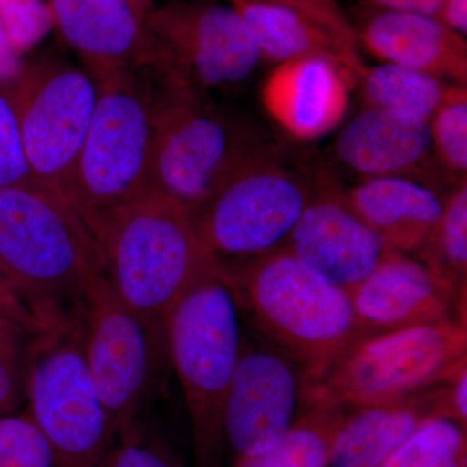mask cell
Instances as JSON below:
<instances>
[{
	"label": "cell",
	"instance_id": "10",
	"mask_svg": "<svg viewBox=\"0 0 467 467\" xmlns=\"http://www.w3.org/2000/svg\"><path fill=\"white\" fill-rule=\"evenodd\" d=\"M0 88L16 116L33 177L67 199L97 103V79L85 67L43 57L24 64Z\"/></svg>",
	"mask_w": 467,
	"mask_h": 467
},
{
	"label": "cell",
	"instance_id": "36",
	"mask_svg": "<svg viewBox=\"0 0 467 467\" xmlns=\"http://www.w3.org/2000/svg\"><path fill=\"white\" fill-rule=\"evenodd\" d=\"M439 20L460 36H467V0H442Z\"/></svg>",
	"mask_w": 467,
	"mask_h": 467
},
{
	"label": "cell",
	"instance_id": "32",
	"mask_svg": "<svg viewBox=\"0 0 467 467\" xmlns=\"http://www.w3.org/2000/svg\"><path fill=\"white\" fill-rule=\"evenodd\" d=\"M0 20L14 46L36 41L47 26V14L39 0H0Z\"/></svg>",
	"mask_w": 467,
	"mask_h": 467
},
{
	"label": "cell",
	"instance_id": "16",
	"mask_svg": "<svg viewBox=\"0 0 467 467\" xmlns=\"http://www.w3.org/2000/svg\"><path fill=\"white\" fill-rule=\"evenodd\" d=\"M353 313L367 337L460 322L466 308L413 257L393 251L349 292Z\"/></svg>",
	"mask_w": 467,
	"mask_h": 467
},
{
	"label": "cell",
	"instance_id": "5",
	"mask_svg": "<svg viewBox=\"0 0 467 467\" xmlns=\"http://www.w3.org/2000/svg\"><path fill=\"white\" fill-rule=\"evenodd\" d=\"M465 368L467 330L460 322L359 337L304 378L300 410L379 404L451 382Z\"/></svg>",
	"mask_w": 467,
	"mask_h": 467
},
{
	"label": "cell",
	"instance_id": "19",
	"mask_svg": "<svg viewBox=\"0 0 467 467\" xmlns=\"http://www.w3.org/2000/svg\"><path fill=\"white\" fill-rule=\"evenodd\" d=\"M48 8L58 33L97 81L149 67V34L130 0H48Z\"/></svg>",
	"mask_w": 467,
	"mask_h": 467
},
{
	"label": "cell",
	"instance_id": "14",
	"mask_svg": "<svg viewBox=\"0 0 467 467\" xmlns=\"http://www.w3.org/2000/svg\"><path fill=\"white\" fill-rule=\"evenodd\" d=\"M285 250L328 284L349 294L393 250L353 212L344 190L325 171Z\"/></svg>",
	"mask_w": 467,
	"mask_h": 467
},
{
	"label": "cell",
	"instance_id": "37",
	"mask_svg": "<svg viewBox=\"0 0 467 467\" xmlns=\"http://www.w3.org/2000/svg\"><path fill=\"white\" fill-rule=\"evenodd\" d=\"M130 2L133 3L134 7L142 15L143 18L149 14L150 8L155 5V0H130Z\"/></svg>",
	"mask_w": 467,
	"mask_h": 467
},
{
	"label": "cell",
	"instance_id": "29",
	"mask_svg": "<svg viewBox=\"0 0 467 467\" xmlns=\"http://www.w3.org/2000/svg\"><path fill=\"white\" fill-rule=\"evenodd\" d=\"M0 467H52L50 447L32 417H0Z\"/></svg>",
	"mask_w": 467,
	"mask_h": 467
},
{
	"label": "cell",
	"instance_id": "27",
	"mask_svg": "<svg viewBox=\"0 0 467 467\" xmlns=\"http://www.w3.org/2000/svg\"><path fill=\"white\" fill-rule=\"evenodd\" d=\"M47 334L0 316V417L26 400L30 368Z\"/></svg>",
	"mask_w": 467,
	"mask_h": 467
},
{
	"label": "cell",
	"instance_id": "3",
	"mask_svg": "<svg viewBox=\"0 0 467 467\" xmlns=\"http://www.w3.org/2000/svg\"><path fill=\"white\" fill-rule=\"evenodd\" d=\"M85 221L101 245L117 295L142 315L165 319L183 295L216 273L192 213L162 193Z\"/></svg>",
	"mask_w": 467,
	"mask_h": 467
},
{
	"label": "cell",
	"instance_id": "30",
	"mask_svg": "<svg viewBox=\"0 0 467 467\" xmlns=\"http://www.w3.org/2000/svg\"><path fill=\"white\" fill-rule=\"evenodd\" d=\"M104 467H180L164 442L149 435L138 423H130L117 435Z\"/></svg>",
	"mask_w": 467,
	"mask_h": 467
},
{
	"label": "cell",
	"instance_id": "6",
	"mask_svg": "<svg viewBox=\"0 0 467 467\" xmlns=\"http://www.w3.org/2000/svg\"><path fill=\"white\" fill-rule=\"evenodd\" d=\"M165 327L169 358L192 420L193 467H221L223 414L243 335L235 301L217 273L181 297Z\"/></svg>",
	"mask_w": 467,
	"mask_h": 467
},
{
	"label": "cell",
	"instance_id": "24",
	"mask_svg": "<svg viewBox=\"0 0 467 467\" xmlns=\"http://www.w3.org/2000/svg\"><path fill=\"white\" fill-rule=\"evenodd\" d=\"M416 260L466 308L467 181L445 193L441 220Z\"/></svg>",
	"mask_w": 467,
	"mask_h": 467
},
{
	"label": "cell",
	"instance_id": "31",
	"mask_svg": "<svg viewBox=\"0 0 467 467\" xmlns=\"http://www.w3.org/2000/svg\"><path fill=\"white\" fill-rule=\"evenodd\" d=\"M38 183L33 177L7 95L0 88V189Z\"/></svg>",
	"mask_w": 467,
	"mask_h": 467
},
{
	"label": "cell",
	"instance_id": "23",
	"mask_svg": "<svg viewBox=\"0 0 467 467\" xmlns=\"http://www.w3.org/2000/svg\"><path fill=\"white\" fill-rule=\"evenodd\" d=\"M365 106L431 119L453 85L391 63L367 67L358 81Z\"/></svg>",
	"mask_w": 467,
	"mask_h": 467
},
{
	"label": "cell",
	"instance_id": "22",
	"mask_svg": "<svg viewBox=\"0 0 467 467\" xmlns=\"http://www.w3.org/2000/svg\"><path fill=\"white\" fill-rule=\"evenodd\" d=\"M349 207L391 250L416 259L431 238L445 193L407 177L374 178L344 190Z\"/></svg>",
	"mask_w": 467,
	"mask_h": 467
},
{
	"label": "cell",
	"instance_id": "9",
	"mask_svg": "<svg viewBox=\"0 0 467 467\" xmlns=\"http://www.w3.org/2000/svg\"><path fill=\"white\" fill-rule=\"evenodd\" d=\"M79 312L86 368L119 435L138 420L171 368L165 319L130 308L107 275L88 288Z\"/></svg>",
	"mask_w": 467,
	"mask_h": 467
},
{
	"label": "cell",
	"instance_id": "18",
	"mask_svg": "<svg viewBox=\"0 0 467 467\" xmlns=\"http://www.w3.org/2000/svg\"><path fill=\"white\" fill-rule=\"evenodd\" d=\"M359 48L380 60L466 85L467 42L438 17L359 5L350 18Z\"/></svg>",
	"mask_w": 467,
	"mask_h": 467
},
{
	"label": "cell",
	"instance_id": "21",
	"mask_svg": "<svg viewBox=\"0 0 467 467\" xmlns=\"http://www.w3.org/2000/svg\"><path fill=\"white\" fill-rule=\"evenodd\" d=\"M448 383L347 410L331 442L328 467L382 466L426 420H447Z\"/></svg>",
	"mask_w": 467,
	"mask_h": 467
},
{
	"label": "cell",
	"instance_id": "26",
	"mask_svg": "<svg viewBox=\"0 0 467 467\" xmlns=\"http://www.w3.org/2000/svg\"><path fill=\"white\" fill-rule=\"evenodd\" d=\"M380 467H467V430L431 418Z\"/></svg>",
	"mask_w": 467,
	"mask_h": 467
},
{
	"label": "cell",
	"instance_id": "4",
	"mask_svg": "<svg viewBox=\"0 0 467 467\" xmlns=\"http://www.w3.org/2000/svg\"><path fill=\"white\" fill-rule=\"evenodd\" d=\"M152 192L180 202L192 216L230 175L278 149L244 117L153 73Z\"/></svg>",
	"mask_w": 467,
	"mask_h": 467
},
{
	"label": "cell",
	"instance_id": "25",
	"mask_svg": "<svg viewBox=\"0 0 467 467\" xmlns=\"http://www.w3.org/2000/svg\"><path fill=\"white\" fill-rule=\"evenodd\" d=\"M346 414L340 407L301 409L278 444L234 467H328L331 442Z\"/></svg>",
	"mask_w": 467,
	"mask_h": 467
},
{
	"label": "cell",
	"instance_id": "28",
	"mask_svg": "<svg viewBox=\"0 0 467 467\" xmlns=\"http://www.w3.org/2000/svg\"><path fill=\"white\" fill-rule=\"evenodd\" d=\"M432 152L442 171L466 180L467 174V88L453 85L450 94L430 119Z\"/></svg>",
	"mask_w": 467,
	"mask_h": 467
},
{
	"label": "cell",
	"instance_id": "1",
	"mask_svg": "<svg viewBox=\"0 0 467 467\" xmlns=\"http://www.w3.org/2000/svg\"><path fill=\"white\" fill-rule=\"evenodd\" d=\"M0 273L47 333L67 330L107 275L104 252L72 202L39 183L0 189Z\"/></svg>",
	"mask_w": 467,
	"mask_h": 467
},
{
	"label": "cell",
	"instance_id": "33",
	"mask_svg": "<svg viewBox=\"0 0 467 467\" xmlns=\"http://www.w3.org/2000/svg\"><path fill=\"white\" fill-rule=\"evenodd\" d=\"M0 316L15 319V321L20 322L27 327H32L34 330L47 333L41 322L33 315L32 310L27 308L26 304L15 292L7 279L2 275V273H0Z\"/></svg>",
	"mask_w": 467,
	"mask_h": 467
},
{
	"label": "cell",
	"instance_id": "34",
	"mask_svg": "<svg viewBox=\"0 0 467 467\" xmlns=\"http://www.w3.org/2000/svg\"><path fill=\"white\" fill-rule=\"evenodd\" d=\"M445 410L447 420L467 430V368L448 383Z\"/></svg>",
	"mask_w": 467,
	"mask_h": 467
},
{
	"label": "cell",
	"instance_id": "12",
	"mask_svg": "<svg viewBox=\"0 0 467 467\" xmlns=\"http://www.w3.org/2000/svg\"><path fill=\"white\" fill-rule=\"evenodd\" d=\"M26 399L50 447L52 467H104L117 434L86 368L79 321L43 337Z\"/></svg>",
	"mask_w": 467,
	"mask_h": 467
},
{
	"label": "cell",
	"instance_id": "15",
	"mask_svg": "<svg viewBox=\"0 0 467 467\" xmlns=\"http://www.w3.org/2000/svg\"><path fill=\"white\" fill-rule=\"evenodd\" d=\"M233 5L250 29L263 60L279 66L299 58H325L342 67L355 85L364 75L367 66L359 55L358 36L339 0H247Z\"/></svg>",
	"mask_w": 467,
	"mask_h": 467
},
{
	"label": "cell",
	"instance_id": "38",
	"mask_svg": "<svg viewBox=\"0 0 467 467\" xmlns=\"http://www.w3.org/2000/svg\"><path fill=\"white\" fill-rule=\"evenodd\" d=\"M236 2H247V0H232V3H236Z\"/></svg>",
	"mask_w": 467,
	"mask_h": 467
},
{
	"label": "cell",
	"instance_id": "7",
	"mask_svg": "<svg viewBox=\"0 0 467 467\" xmlns=\"http://www.w3.org/2000/svg\"><path fill=\"white\" fill-rule=\"evenodd\" d=\"M97 82V103L67 196L84 218L153 192L150 69L124 70Z\"/></svg>",
	"mask_w": 467,
	"mask_h": 467
},
{
	"label": "cell",
	"instance_id": "13",
	"mask_svg": "<svg viewBox=\"0 0 467 467\" xmlns=\"http://www.w3.org/2000/svg\"><path fill=\"white\" fill-rule=\"evenodd\" d=\"M256 335V334H254ZM304 368L259 335L242 337L227 395L223 432L235 463L275 447L300 414Z\"/></svg>",
	"mask_w": 467,
	"mask_h": 467
},
{
	"label": "cell",
	"instance_id": "11",
	"mask_svg": "<svg viewBox=\"0 0 467 467\" xmlns=\"http://www.w3.org/2000/svg\"><path fill=\"white\" fill-rule=\"evenodd\" d=\"M149 69L202 94L250 81L263 63L259 47L234 5L214 0H171L144 17Z\"/></svg>",
	"mask_w": 467,
	"mask_h": 467
},
{
	"label": "cell",
	"instance_id": "8",
	"mask_svg": "<svg viewBox=\"0 0 467 467\" xmlns=\"http://www.w3.org/2000/svg\"><path fill=\"white\" fill-rule=\"evenodd\" d=\"M278 149L252 160L193 214L199 238L216 263L266 256L285 247L324 171H301Z\"/></svg>",
	"mask_w": 467,
	"mask_h": 467
},
{
	"label": "cell",
	"instance_id": "2",
	"mask_svg": "<svg viewBox=\"0 0 467 467\" xmlns=\"http://www.w3.org/2000/svg\"><path fill=\"white\" fill-rule=\"evenodd\" d=\"M216 273L254 334L290 356L304 368V378L367 337L349 295L285 248L256 259L216 263Z\"/></svg>",
	"mask_w": 467,
	"mask_h": 467
},
{
	"label": "cell",
	"instance_id": "35",
	"mask_svg": "<svg viewBox=\"0 0 467 467\" xmlns=\"http://www.w3.org/2000/svg\"><path fill=\"white\" fill-rule=\"evenodd\" d=\"M441 3L442 0H358V5L368 7L417 12L434 17H438Z\"/></svg>",
	"mask_w": 467,
	"mask_h": 467
},
{
	"label": "cell",
	"instance_id": "20",
	"mask_svg": "<svg viewBox=\"0 0 467 467\" xmlns=\"http://www.w3.org/2000/svg\"><path fill=\"white\" fill-rule=\"evenodd\" d=\"M353 86L337 64L299 58L275 66L264 85V104L292 137L316 140L342 121Z\"/></svg>",
	"mask_w": 467,
	"mask_h": 467
},
{
	"label": "cell",
	"instance_id": "17",
	"mask_svg": "<svg viewBox=\"0 0 467 467\" xmlns=\"http://www.w3.org/2000/svg\"><path fill=\"white\" fill-rule=\"evenodd\" d=\"M333 150L335 160L359 182L407 177L441 192L430 121L422 117L367 107L340 130Z\"/></svg>",
	"mask_w": 467,
	"mask_h": 467
}]
</instances>
